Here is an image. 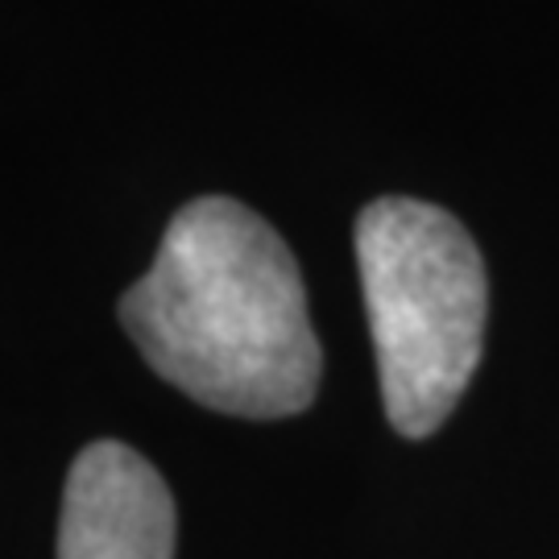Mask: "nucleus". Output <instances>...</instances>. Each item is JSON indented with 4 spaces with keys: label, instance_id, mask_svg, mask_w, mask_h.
Here are the masks:
<instances>
[{
    "label": "nucleus",
    "instance_id": "obj_2",
    "mask_svg": "<svg viewBox=\"0 0 559 559\" xmlns=\"http://www.w3.org/2000/svg\"><path fill=\"white\" fill-rule=\"evenodd\" d=\"M357 270L385 415L423 440L456 411L480 360L489 282L477 245L436 203L390 195L360 212Z\"/></svg>",
    "mask_w": 559,
    "mask_h": 559
},
{
    "label": "nucleus",
    "instance_id": "obj_3",
    "mask_svg": "<svg viewBox=\"0 0 559 559\" xmlns=\"http://www.w3.org/2000/svg\"><path fill=\"white\" fill-rule=\"evenodd\" d=\"M59 559H175V501L158 468L117 440L87 443L67 473Z\"/></svg>",
    "mask_w": 559,
    "mask_h": 559
},
{
    "label": "nucleus",
    "instance_id": "obj_1",
    "mask_svg": "<svg viewBox=\"0 0 559 559\" xmlns=\"http://www.w3.org/2000/svg\"><path fill=\"white\" fill-rule=\"evenodd\" d=\"M120 323L158 378L224 415L286 419L320 390L299 261L237 200L203 195L175 212Z\"/></svg>",
    "mask_w": 559,
    "mask_h": 559
}]
</instances>
